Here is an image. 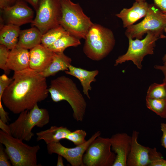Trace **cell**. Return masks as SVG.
I'll return each mask as SVG.
<instances>
[{
    "label": "cell",
    "instance_id": "44dd1931",
    "mask_svg": "<svg viewBox=\"0 0 166 166\" xmlns=\"http://www.w3.org/2000/svg\"><path fill=\"white\" fill-rule=\"evenodd\" d=\"M20 26L7 24L0 28V44L10 50L16 47L21 31Z\"/></svg>",
    "mask_w": 166,
    "mask_h": 166
},
{
    "label": "cell",
    "instance_id": "52a82bcc",
    "mask_svg": "<svg viewBox=\"0 0 166 166\" xmlns=\"http://www.w3.org/2000/svg\"><path fill=\"white\" fill-rule=\"evenodd\" d=\"M166 37L163 32L149 31L142 39L136 38L133 40L128 38L129 45L127 52L116 60L114 65L130 61L138 69H141L142 66L141 63L144 57L147 55L153 54L156 41L160 38Z\"/></svg>",
    "mask_w": 166,
    "mask_h": 166
},
{
    "label": "cell",
    "instance_id": "7c38bea8",
    "mask_svg": "<svg viewBox=\"0 0 166 166\" xmlns=\"http://www.w3.org/2000/svg\"><path fill=\"white\" fill-rule=\"evenodd\" d=\"M26 2L18 0L13 5L1 10L7 24L20 26L32 22L34 12Z\"/></svg>",
    "mask_w": 166,
    "mask_h": 166
},
{
    "label": "cell",
    "instance_id": "e575fe53",
    "mask_svg": "<svg viewBox=\"0 0 166 166\" xmlns=\"http://www.w3.org/2000/svg\"><path fill=\"white\" fill-rule=\"evenodd\" d=\"M18 0H0V8L2 10L15 4Z\"/></svg>",
    "mask_w": 166,
    "mask_h": 166
},
{
    "label": "cell",
    "instance_id": "5bb4252c",
    "mask_svg": "<svg viewBox=\"0 0 166 166\" xmlns=\"http://www.w3.org/2000/svg\"><path fill=\"white\" fill-rule=\"evenodd\" d=\"M139 132H132L131 148L127 161V166H147L149 164L150 148L143 146L137 141Z\"/></svg>",
    "mask_w": 166,
    "mask_h": 166
},
{
    "label": "cell",
    "instance_id": "2e32d148",
    "mask_svg": "<svg viewBox=\"0 0 166 166\" xmlns=\"http://www.w3.org/2000/svg\"><path fill=\"white\" fill-rule=\"evenodd\" d=\"M149 5L145 1H136L130 8H123L115 15L122 21L123 27H127L146 15Z\"/></svg>",
    "mask_w": 166,
    "mask_h": 166
},
{
    "label": "cell",
    "instance_id": "1f68e13d",
    "mask_svg": "<svg viewBox=\"0 0 166 166\" xmlns=\"http://www.w3.org/2000/svg\"><path fill=\"white\" fill-rule=\"evenodd\" d=\"M136 1H145L146 0H135ZM156 5L162 11L166 13V0H153Z\"/></svg>",
    "mask_w": 166,
    "mask_h": 166
},
{
    "label": "cell",
    "instance_id": "83f0119b",
    "mask_svg": "<svg viewBox=\"0 0 166 166\" xmlns=\"http://www.w3.org/2000/svg\"><path fill=\"white\" fill-rule=\"evenodd\" d=\"M87 133L82 129L71 131L67 135L66 139L72 142L76 146L82 144L86 141L85 137Z\"/></svg>",
    "mask_w": 166,
    "mask_h": 166
},
{
    "label": "cell",
    "instance_id": "8fae6325",
    "mask_svg": "<svg viewBox=\"0 0 166 166\" xmlns=\"http://www.w3.org/2000/svg\"><path fill=\"white\" fill-rule=\"evenodd\" d=\"M101 134V132L98 131L84 144L73 148L65 147L59 142L47 144L48 153L49 154L55 153L61 156L72 166H84L83 156L91 142Z\"/></svg>",
    "mask_w": 166,
    "mask_h": 166
},
{
    "label": "cell",
    "instance_id": "7a4b0ae2",
    "mask_svg": "<svg viewBox=\"0 0 166 166\" xmlns=\"http://www.w3.org/2000/svg\"><path fill=\"white\" fill-rule=\"evenodd\" d=\"M52 101L67 102L73 111V117L77 122L83 121L87 103L76 83L70 78L61 76L52 80L48 88Z\"/></svg>",
    "mask_w": 166,
    "mask_h": 166
},
{
    "label": "cell",
    "instance_id": "ffe728a7",
    "mask_svg": "<svg viewBox=\"0 0 166 166\" xmlns=\"http://www.w3.org/2000/svg\"><path fill=\"white\" fill-rule=\"evenodd\" d=\"M71 62V58L65 55L64 52L54 53L49 65L40 73L45 77L53 76L59 71L68 70Z\"/></svg>",
    "mask_w": 166,
    "mask_h": 166
},
{
    "label": "cell",
    "instance_id": "9a60e30c",
    "mask_svg": "<svg viewBox=\"0 0 166 166\" xmlns=\"http://www.w3.org/2000/svg\"><path fill=\"white\" fill-rule=\"evenodd\" d=\"M29 53V67L40 73L49 65L54 54L42 44L30 49Z\"/></svg>",
    "mask_w": 166,
    "mask_h": 166
},
{
    "label": "cell",
    "instance_id": "4fadbf2b",
    "mask_svg": "<svg viewBox=\"0 0 166 166\" xmlns=\"http://www.w3.org/2000/svg\"><path fill=\"white\" fill-rule=\"evenodd\" d=\"M111 149L116 154L113 166H127L128 157L130 150L132 137L125 133H117L110 138Z\"/></svg>",
    "mask_w": 166,
    "mask_h": 166
},
{
    "label": "cell",
    "instance_id": "836d02e7",
    "mask_svg": "<svg viewBox=\"0 0 166 166\" xmlns=\"http://www.w3.org/2000/svg\"><path fill=\"white\" fill-rule=\"evenodd\" d=\"M160 129L162 132L161 139V145L166 149V122L161 123Z\"/></svg>",
    "mask_w": 166,
    "mask_h": 166
},
{
    "label": "cell",
    "instance_id": "ab89813d",
    "mask_svg": "<svg viewBox=\"0 0 166 166\" xmlns=\"http://www.w3.org/2000/svg\"><path fill=\"white\" fill-rule=\"evenodd\" d=\"M164 31L166 34V27L164 28ZM164 65H166V53L164 56L162 58Z\"/></svg>",
    "mask_w": 166,
    "mask_h": 166
},
{
    "label": "cell",
    "instance_id": "d6a6232c",
    "mask_svg": "<svg viewBox=\"0 0 166 166\" xmlns=\"http://www.w3.org/2000/svg\"><path fill=\"white\" fill-rule=\"evenodd\" d=\"M0 119L6 123H7L9 120L8 113L4 109L1 100H0Z\"/></svg>",
    "mask_w": 166,
    "mask_h": 166
},
{
    "label": "cell",
    "instance_id": "484cf974",
    "mask_svg": "<svg viewBox=\"0 0 166 166\" xmlns=\"http://www.w3.org/2000/svg\"><path fill=\"white\" fill-rule=\"evenodd\" d=\"M146 97L166 100V81L152 84L148 89Z\"/></svg>",
    "mask_w": 166,
    "mask_h": 166
},
{
    "label": "cell",
    "instance_id": "4316f807",
    "mask_svg": "<svg viewBox=\"0 0 166 166\" xmlns=\"http://www.w3.org/2000/svg\"><path fill=\"white\" fill-rule=\"evenodd\" d=\"M149 166H166V160L156 148H149Z\"/></svg>",
    "mask_w": 166,
    "mask_h": 166
},
{
    "label": "cell",
    "instance_id": "ac0fdd59",
    "mask_svg": "<svg viewBox=\"0 0 166 166\" xmlns=\"http://www.w3.org/2000/svg\"><path fill=\"white\" fill-rule=\"evenodd\" d=\"M29 62L28 49L16 47L10 50L7 66L10 70L18 71L28 68Z\"/></svg>",
    "mask_w": 166,
    "mask_h": 166
},
{
    "label": "cell",
    "instance_id": "d4e9b609",
    "mask_svg": "<svg viewBox=\"0 0 166 166\" xmlns=\"http://www.w3.org/2000/svg\"><path fill=\"white\" fill-rule=\"evenodd\" d=\"M147 107L163 118H166V100L146 97Z\"/></svg>",
    "mask_w": 166,
    "mask_h": 166
},
{
    "label": "cell",
    "instance_id": "d590c367",
    "mask_svg": "<svg viewBox=\"0 0 166 166\" xmlns=\"http://www.w3.org/2000/svg\"><path fill=\"white\" fill-rule=\"evenodd\" d=\"M0 128L3 132L9 135H11L9 125L3 122L0 119Z\"/></svg>",
    "mask_w": 166,
    "mask_h": 166
},
{
    "label": "cell",
    "instance_id": "9c48e42d",
    "mask_svg": "<svg viewBox=\"0 0 166 166\" xmlns=\"http://www.w3.org/2000/svg\"><path fill=\"white\" fill-rule=\"evenodd\" d=\"M166 27V13L149 5L144 19L140 22L127 28L125 34L128 38L141 39L149 31L163 32Z\"/></svg>",
    "mask_w": 166,
    "mask_h": 166
},
{
    "label": "cell",
    "instance_id": "277c9868",
    "mask_svg": "<svg viewBox=\"0 0 166 166\" xmlns=\"http://www.w3.org/2000/svg\"><path fill=\"white\" fill-rule=\"evenodd\" d=\"M49 121L48 111L39 108L37 104L31 109L21 112L17 118L9 125L11 135L23 141H29L34 135L32 130L35 126L42 128Z\"/></svg>",
    "mask_w": 166,
    "mask_h": 166
},
{
    "label": "cell",
    "instance_id": "6da1fadb",
    "mask_svg": "<svg viewBox=\"0 0 166 166\" xmlns=\"http://www.w3.org/2000/svg\"><path fill=\"white\" fill-rule=\"evenodd\" d=\"M12 81L4 92L1 100L14 114L30 110L48 97L46 77L29 67L14 72Z\"/></svg>",
    "mask_w": 166,
    "mask_h": 166
},
{
    "label": "cell",
    "instance_id": "3957f363",
    "mask_svg": "<svg viewBox=\"0 0 166 166\" xmlns=\"http://www.w3.org/2000/svg\"><path fill=\"white\" fill-rule=\"evenodd\" d=\"M85 39L83 51L88 58L94 61H100L106 57L115 44L113 31L96 23L90 28Z\"/></svg>",
    "mask_w": 166,
    "mask_h": 166
},
{
    "label": "cell",
    "instance_id": "f35d334b",
    "mask_svg": "<svg viewBox=\"0 0 166 166\" xmlns=\"http://www.w3.org/2000/svg\"><path fill=\"white\" fill-rule=\"evenodd\" d=\"M63 157L60 155H58L57 161V166H64L63 160Z\"/></svg>",
    "mask_w": 166,
    "mask_h": 166
},
{
    "label": "cell",
    "instance_id": "d6986e66",
    "mask_svg": "<svg viewBox=\"0 0 166 166\" xmlns=\"http://www.w3.org/2000/svg\"><path fill=\"white\" fill-rule=\"evenodd\" d=\"M42 34L35 27L21 30L16 47L30 49L41 44Z\"/></svg>",
    "mask_w": 166,
    "mask_h": 166
},
{
    "label": "cell",
    "instance_id": "74e56055",
    "mask_svg": "<svg viewBox=\"0 0 166 166\" xmlns=\"http://www.w3.org/2000/svg\"><path fill=\"white\" fill-rule=\"evenodd\" d=\"M30 4L36 11L37 9L40 0H22Z\"/></svg>",
    "mask_w": 166,
    "mask_h": 166
},
{
    "label": "cell",
    "instance_id": "cb8c5ba5",
    "mask_svg": "<svg viewBox=\"0 0 166 166\" xmlns=\"http://www.w3.org/2000/svg\"><path fill=\"white\" fill-rule=\"evenodd\" d=\"M67 32L61 25L52 28L42 34L41 44L48 48Z\"/></svg>",
    "mask_w": 166,
    "mask_h": 166
},
{
    "label": "cell",
    "instance_id": "e0dca14e",
    "mask_svg": "<svg viewBox=\"0 0 166 166\" xmlns=\"http://www.w3.org/2000/svg\"><path fill=\"white\" fill-rule=\"evenodd\" d=\"M65 72L79 80L82 86L84 94L90 99L89 91L91 90L92 89L91 83L96 81L95 77L99 73L98 70H87L74 66L71 64L68 67V70L65 71Z\"/></svg>",
    "mask_w": 166,
    "mask_h": 166
},
{
    "label": "cell",
    "instance_id": "8d00e7d4",
    "mask_svg": "<svg viewBox=\"0 0 166 166\" xmlns=\"http://www.w3.org/2000/svg\"><path fill=\"white\" fill-rule=\"evenodd\" d=\"M154 68L160 70L162 72L164 76L163 81H166V65H155L154 66Z\"/></svg>",
    "mask_w": 166,
    "mask_h": 166
},
{
    "label": "cell",
    "instance_id": "f546056e",
    "mask_svg": "<svg viewBox=\"0 0 166 166\" xmlns=\"http://www.w3.org/2000/svg\"><path fill=\"white\" fill-rule=\"evenodd\" d=\"M12 78H9L6 74L0 76V100H1L3 93L12 81Z\"/></svg>",
    "mask_w": 166,
    "mask_h": 166
},
{
    "label": "cell",
    "instance_id": "f1b7e54d",
    "mask_svg": "<svg viewBox=\"0 0 166 166\" xmlns=\"http://www.w3.org/2000/svg\"><path fill=\"white\" fill-rule=\"evenodd\" d=\"M10 50L4 45H0V68L6 74L9 73L10 70L7 66Z\"/></svg>",
    "mask_w": 166,
    "mask_h": 166
},
{
    "label": "cell",
    "instance_id": "7402d4cb",
    "mask_svg": "<svg viewBox=\"0 0 166 166\" xmlns=\"http://www.w3.org/2000/svg\"><path fill=\"white\" fill-rule=\"evenodd\" d=\"M71 131L66 127L51 126L49 128L36 133L38 141L43 140L46 144L57 142L66 139Z\"/></svg>",
    "mask_w": 166,
    "mask_h": 166
},
{
    "label": "cell",
    "instance_id": "8992f818",
    "mask_svg": "<svg viewBox=\"0 0 166 166\" xmlns=\"http://www.w3.org/2000/svg\"><path fill=\"white\" fill-rule=\"evenodd\" d=\"M0 143L5 147L13 166H37V154L40 149L39 145L30 146L23 140L0 131Z\"/></svg>",
    "mask_w": 166,
    "mask_h": 166
},
{
    "label": "cell",
    "instance_id": "30bf717a",
    "mask_svg": "<svg viewBox=\"0 0 166 166\" xmlns=\"http://www.w3.org/2000/svg\"><path fill=\"white\" fill-rule=\"evenodd\" d=\"M36 11V16L31 24L43 34L60 25L61 0H40Z\"/></svg>",
    "mask_w": 166,
    "mask_h": 166
},
{
    "label": "cell",
    "instance_id": "4dcf8cb0",
    "mask_svg": "<svg viewBox=\"0 0 166 166\" xmlns=\"http://www.w3.org/2000/svg\"><path fill=\"white\" fill-rule=\"evenodd\" d=\"M2 145L0 143V166H11L12 165Z\"/></svg>",
    "mask_w": 166,
    "mask_h": 166
},
{
    "label": "cell",
    "instance_id": "ba28073f",
    "mask_svg": "<svg viewBox=\"0 0 166 166\" xmlns=\"http://www.w3.org/2000/svg\"><path fill=\"white\" fill-rule=\"evenodd\" d=\"M111 149L110 138L98 136L90 144L83 155L84 166H113L116 154Z\"/></svg>",
    "mask_w": 166,
    "mask_h": 166
},
{
    "label": "cell",
    "instance_id": "5b68a950",
    "mask_svg": "<svg viewBox=\"0 0 166 166\" xmlns=\"http://www.w3.org/2000/svg\"><path fill=\"white\" fill-rule=\"evenodd\" d=\"M61 15L60 25L71 35L85 39L93 23L84 12L79 4L71 0H61Z\"/></svg>",
    "mask_w": 166,
    "mask_h": 166
},
{
    "label": "cell",
    "instance_id": "603a6c76",
    "mask_svg": "<svg viewBox=\"0 0 166 166\" xmlns=\"http://www.w3.org/2000/svg\"><path fill=\"white\" fill-rule=\"evenodd\" d=\"M80 39L67 32L60 37L48 48L54 53L64 52L69 47H76L81 44Z\"/></svg>",
    "mask_w": 166,
    "mask_h": 166
}]
</instances>
